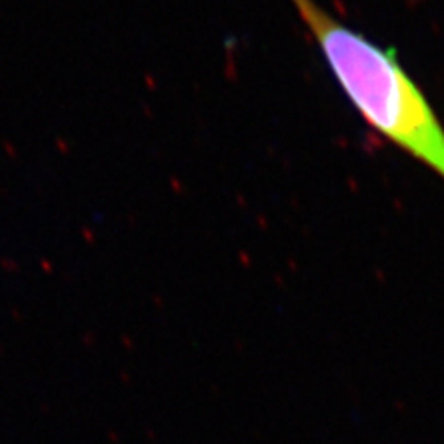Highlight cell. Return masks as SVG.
I'll return each instance as SVG.
<instances>
[{"mask_svg":"<svg viewBox=\"0 0 444 444\" xmlns=\"http://www.w3.org/2000/svg\"><path fill=\"white\" fill-rule=\"evenodd\" d=\"M291 4L361 119L444 180V126L396 52L337 21L317 0Z\"/></svg>","mask_w":444,"mask_h":444,"instance_id":"cell-1","label":"cell"}]
</instances>
